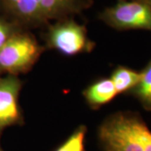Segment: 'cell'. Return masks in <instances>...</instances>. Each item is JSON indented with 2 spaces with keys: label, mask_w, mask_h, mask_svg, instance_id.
I'll list each match as a JSON object with an SVG mask.
<instances>
[{
  "label": "cell",
  "mask_w": 151,
  "mask_h": 151,
  "mask_svg": "<svg viewBox=\"0 0 151 151\" xmlns=\"http://www.w3.org/2000/svg\"><path fill=\"white\" fill-rule=\"evenodd\" d=\"M57 1L67 14V15L81 14L83 10L90 8L92 4L91 0H57Z\"/></svg>",
  "instance_id": "cell-11"
},
{
  "label": "cell",
  "mask_w": 151,
  "mask_h": 151,
  "mask_svg": "<svg viewBox=\"0 0 151 151\" xmlns=\"http://www.w3.org/2000/svg\"><path fill=\"white\" fill-rule=\"evenodd\" d=\"M147 2H148V3L150 4V5L151 6V0H147Z\"/></svg>",
  "instance_id": "cell-13"
},
{
  "label": "cell",
  "mask_w": 151,
  "mask_h": 151,
  "mask_svg": "<svg viewBox=\"0 0 151 151\" xmlns=\"http://www.w3.org/2000/svg\"><path fill=\"white\" fill-rule=\"evenodd\" d=\"M42 50L31 35L14 34L0 48V70L13 76L27 72L35 64Z\"/></svg>",
  "instance_id": "cell-2"
},
{
  "label": "cell",
  "mask_w": 151,
  "mask_h": 151,
  "mask_svg": "<svg viewBox=\"0 0 151 151\" xmlns=\"http://www.w3.org/2000/svg\"><path fill=\"white\" fill-rule=\"evenodd\" d=\"M86 134V126H79L55 151H85Z\"/></svg>",
  "instance_id": "cell-10"
},
{
  "label": "cell",
  "mask_w": 151,
  "mask_h": 151,
  "mask_svg": "<svg viewBox=\"0 0 151 151\" xmlns=\"http://www.w3.org/2000/svg\"><path fill=\"white\" fill-rule=\"evenodd\" d=\"M6 8L20 21L40 26L49 20L67 18L57 0H4Z\"/></svg>",
  "instance_id": "cell-5"
},
{
  "label": "cell",
  "mask_w": 151,
  "mask_h": 151,
  "mask_svg": "<svg viewBox=\"0 0 151 151\" xmlns=\"http://www.w3.org/2000/svg\"><path fill=\"white\" fill-rule=\"evenodd\" d=\"M83 95L92 108H97L110 103L119 94L111 79L103 78L91 84L84 91Z\"/></svg>",
  "instance_id": "cell-7"
},
{
  "label": "cell",
  "mask_w": 151,
  "mask_h": 151,
  "mask_svg": "<svg viewBox=\"0 0 151 151\" xmlns=\"http://www.w3.org/2000/svg\"><path fill=\"white\" fill-rule=\"evenodd\" d=\"M113 81L118 94L130 92L140 80V72L129 67L119 65L116 67L109 77Z\"/></svg>",
  "instance_id": "cell-8"
},
{
  "label": "cell",
  "mask_w": 151,
  "mask_h": 151,
  "mask_svg": "<svg viewBox=\"0 0 151 151\" xmlns=\"http://www.w3.org/2000/svg\"><path fill=\"white\" fill-rule=\"evenodd\" d=\"M130 94L137 98L145 109L151 111V60L140 71V80Z\"/></svg>",
  "instance_id": "cell-9"
},
{
  "label": "cell",
  "mask_w": 151,
  "mask_h": 151,
  "mask_svg": "<svg viewBox=\"0 0 151 151\" xmlns=\"http://www.w3.org/2000/svg\"><path fill=\"white\" fill-rule=\"evenodd\" d=\"M103 151H151V130L138 113L118 112L98 129Z\"/></svg>",
  "instance_id": "cell-1"
},
{
  "label": "cell",
  "mask_w": 151,
  "mask_h": 151,
  "mask_svg": "<svg viewBox=\"0 0 151 151\" xmlns=\"http://www.w3.org/2000/svg\"><path fill=\"white\" fill-rule=\"evenodd\" d=\"M14 35L12 28L8 24L0 21V48L7 42V40Z\"/></svg>",
  "instance_id": "cell-12"
},
{
  "label": "cell",
  "mask_w": 151,
  "mask_h": 151,
  "mask_svg": "<svg viewBox=\"0 0 151 151\" xmlns=\"http://www.w3.org/2000/svg\"><path fill=\"white\" fill-rule=\"evenodd\" d=\"M46 42L49 47L67 56L88 52L94 46L85 26L67 18L60 19L49 27Z\"/></svg>",
  "instance_id": "cell-4"
},
{
  "label": "cell",
  "mask_w": 151,
  "mask_h": 151,
  "mask_svg": "<svg viewBox=\"0 0 151 151\" xmlns=\"http://www.w3.org/2000/svg\"><path fill=\"white\" fill-rule=\"evenodd\" d=\"M100 19L118 30L151 31V6L147 0H118L99 14Z\"/></svg>",
  "instance_id": "cell-3"
},
{
  "label": "cell",
  "mask_w": 151,
  "mask_h": 151,
  "mask_svg": "<svg viewBox=\"0 0 151 151\" xmlns=\"http://www.w3.org/2000/svg\"><path fill=\"white\" fill-rule=\"evenodd\" d=\"M21 81L15 76L0 78V130L16 124L21 119L19 95Z\"/></svg>",
  "instance_id": "cell-6"
},
{
  "label": "cell",
  "mask_w": 151,
  "mask_h": 151,
  "mask_svg": "<svg viewBox=\"0 0 151 151\" xmlns=\"http://www.w3.org/2000/svg\"><path fill=\"white\" fill-rule=\"evenodd\" d=\"M0 151H3L2 150V149H1V147H0Z\"/></svg>",
  "instance_id": "cell-14"
}]
</instances>
